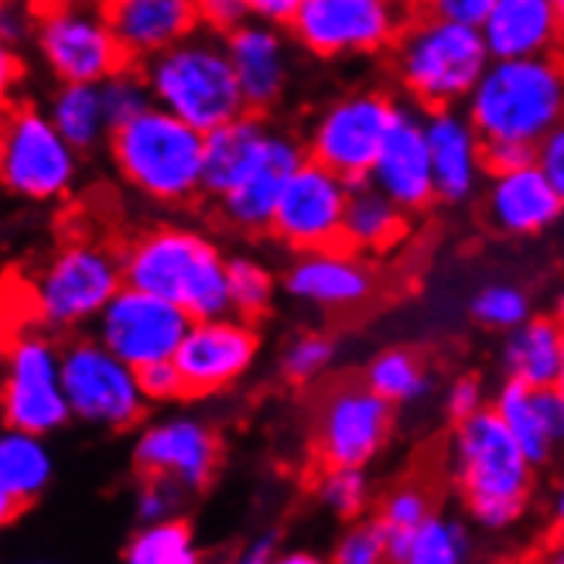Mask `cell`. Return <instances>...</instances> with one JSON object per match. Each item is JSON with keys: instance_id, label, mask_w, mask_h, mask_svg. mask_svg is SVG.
<instances>
[{"instance_id": "obj_55", "label": "cell", "mask_w": 564, "mask_h": 564, "mask_svg": "<svg viewBox=\"0 0 564 564\" xmlns=\"http://www.w3.org/2000/svg\"><path fill=\"white\" fill-rule=\"evenodd\" d=\"M561 325H564V288L557 291V297H554V312H551Z\"/></svg>"}, {"instance_id": "obj_26", "label": "cell", "mask_w": 564, "mask_h": 564, "mask_svg": "<svg viewBox=\"0 0 564 564\" xmlns=\"http://www.w3.org/2000/svg\"><path fill=\"white\" fill-rule=\"evenodd\" d=\"M489 408L503 417L510 435L520 442L538 469L564 455V397L554 387H527L503 380L496 387Z\"/></svg>"}, {"instance_id": "obj_36", "label": "cell", "mask_w": 564, "mask_h": 564, "mask_svg": "<svg viewBox=\"0 0 564 564\" xmlns=\"http://www.w3.org/2000/svg\"><path fill=\"white\" fill-rule=\"evenodd\" d=\"M281 291V278L271 271L268 260L253 253L229 257V312L260 322L274 308V297Z\"/></svg>"}, {"instance_id": "obj_5", "label": "cell", "mask_w": 564, "mask_h": 564, "mask_svg": "<svg viewBox=\"0 0 564 564\" xmlns=\"http://www.w3.org/2000/svg\"><path fill=\"white\" fill-rule=\"evenodd\" d=\"M127 284L120 247L99 237H65L55 243L21 294V312L55 336L93 328L113 294Z\"/></svg>"}, {"instance_id": "obj_18", "label": "cell", "mask_w": 564, "mask_h": 564, "mask_svg": "<svg viewBox=\"0 0 564 564\" xmlns=\"http://www.w3.org/2000/svg\"><path fill=\"white\" fill-rule=\"evenodd\" d=\"M223 445L216 427L195 414L151 421L134 442V469L141 479H164L182 492H203L219 469Z\"/></svg>"}, {"instance_id": "obj_11", "label": "cell", "mask_w": 564, "mask_h": 564, "mask_svg": "<svg viewBox=\"0 0 564 564\" xmlns=\"http://www.w3.org/2000/svg\"><path fill=\"white\" fill-rule=\"evenodd\" d=\"M411 21V0H302L288 31L318 62L390 55Z\"/></svg>"}, {"instance_id": "obj_38", "label": "cell", "mask_w": 564, "mask_h": 564, "mask_svg": "<svg viewBox=\"0 0 564 564\" xmlns=\"http://www.w3.org/2000/svg\"><path fill=\"white\" fill-rule=\"evenodd\" d=\"M332 362H336V343L325 332H297L278 356L281 377L294 387L318 383L332 370Z\"/></svg>"}, {"instance_id": "obj_46", "label": "cell", "mask_w": 564, "mask_h": 564, "mask_svg": "<svg viewBox=\"0 0 564 564\" xmlns=\"http://www.w3.org/2000/svg\"><path fill=\"white\" fill-rule=\"evenodd\" d=\"M141 373V390L148 397V404H175V401H188L185 397V380L175 367V359L154 362V367L138 370Z\"/></svg>"}, {"instance_id": "obj_24", "label": "cell", "mask_w": 564, "mask_h": 564, "mask_svg": "<svg viewBox=\"0 0 564 564\" xmlns=\"http://www.w3.org/2000/svg\"><path fill=\"white\" fill-rule=\"evenodd\" d=\"M367 182H373L383 195H390L404 213H424L427 206L438 203L435 169H431L427 130H424V110L411 104L401 107Z\"/></svg>"}, {"instance_id": "obj_34", "label": "cell", "mask_w": 564, "mask_h": 564, "mask_svg": "<svg viewBox=\"0 0 564 564\" xmlns=\"http://www.w3.org/2000/svg\"><path fill=\"white\" fill-rule=\"evenodd\" d=\"M435 496H431V486L421 479H408L401 486H393L377 513V523L387 538L390 547V564H401L404 551L411 547V541L417 538V530L435 517Z\"/></svg>"}, {"instance_id": "obj_41", "label": "cell", "mask_w": 564, "mask_h": 564, "mask_svg": "<svg viewBox=\"0 0 564 564\" xmlns=\"http://www.w3.org/2000/svg\"><path fill=\"white\" fill-rule=\"evenodd\" d=\"M99 86H104V99H107L113 127L134 120L154 107V96H151V86L141 73V65H127V69L113 73L107 83H99Z\"/></svg>"}, {"instance_id": "obj_35", "label": "cell", "mask_w": 564, "mask_h": 564, "mask_svg": "<svg viewBox=\"0 0 564 564\" xmlns=\"http://www.w3.org/2000/svg\"><path fill=\"white\" fill-rule=\"evenodd\" d=\"M123 564H206L185 520L141 523L123 551Z\"/></svg>"}, {"instance_id": "obj_2", "label": "cell", "mask_w": 564, "mask_h": 564, "mask_svg": "<svg viewBox=\"0 0 564 564\" xmlns=\"http://www.w3.org/2000/svg\"><path fill=\"white\" fill-rule=\"evenodd\" d=\"M448 469L466 513L486 530H510L534 496L538 466L492 408L452 424Z\"/></svg>"}, {"instance_id": "obj_59", "label": "cell", "mask_w": 564, "mask_h": 564, "mask_svg": "<svg viewBox=\"0 0 564 564\" xmlns=\"http://www.w3.org/2000/svg\"><path fill=\"white\" fill-rule=\"evenodd\" d=\"M28 564H45V561H28Z\"/></svg>"}, {"instance_id": "obj_21", "label": "cell", "mask_w": 564, "mask_h": 564, "mask_svg": "<svg viewBox=\"0 0 564 564\" xmlns=\"http://www.w3.org/2000/svg\"><path fill=\"white\" fill-rule=\"evenodd\" d=\"M223 39H226L229 62H234V73L240 79L247 110L271 113L274 107H281L294 76L291 31L284 24L250 18L247 24H240Z\"/></svg>"}, {"instance_id": "obj_53", "label": "cell", "mask_w": 564, "mask_h": 564, "mask_svg": "<svg viewBox=\"0 0 564 564\" xmlns=\"http://www.w3.org/2000/svg\"><path fill=\"white\" fill-rule=\"evenodd\" d=\"M268 564H332V561H325V557H318L312 551H284V554L274 551Z\"/></svg>"}, {"instance_id": "obj_56", "label": "cell", "mask_w": 564, "mask_h": 564, "mask_svg": "<svg viewBox=\"0 0 564 564\" xmlns=\"http://www.w3.org/2000/svg\"><path fill=\"white\" fill-rule=\"evenodd\" d=\"M411 4H414V8H421V11H431V8L438 4V0H411Z\"/></svg>"}, {"instance_id": "obj_48", "label": "cell", "mask_w": 564, "mask_h": 564, "mask_svg": "<svg viewBox=\"0 0 564 564\" xmlns=\"http://www.w3.org/2000/svg\"><path fill=\"white\" fill-rule=\"evenodd\" d=\"M534 161L541 164V172L551 178V185L561 192L564 198V123H557L551 134L538 144L534 151Z\"/></svg>"}, {"instance_id": "obj_20", "label": "cell", "mask_w": 564, "mask_h": 564, "mask_svg": "<svg viewBox=\"0 0 564 564\" xmlns=\"http://www.w3.org/2000/svg\"><path fill=\"white\" fill-rule=\"evenodd\" d=\"M482 216L503 237H541L564 216V198L538 161L492 169L482 185Z\"/></svg>"}, {"instance_id": "obj_52", "label": "cell", "mask_w": 564, "mask_h": 564, "mask_svg": "<svg viewBox=\"0 0 564 564\" xmlns=\"http://www.w3.org/2000/svg\"><path fill=\"white\" fill-rule=\"evenodd\" d=\"M527 564H564V534H554Z\"/></svg>"}, {"instance_id": "obj_54", "label": "cell", "mask_w": 564, "mask_h": 564, "mask_svg": "<svg viewBox=\"0 0 564 564\" xmlns=\"http://www.w3.org/2000/svg\"><path fill=\"white\" fill-rule=\"evenodd\" d=\"M551 523H554V534H564V476L551 496Z\"/></svg>"}, {"instance_id": "obj_19", "label": "cell", "mask_w": 564, "mask_h": 564, "mask_svg": "<svg viewBox=\"0 0 564 564\" xmlns=\"http://www.w3.org/2000/svg\"><path fill=\"white\" fill-rule=\"evenodd\" d=\"M373 288V263L346 243L297 253L281 274V291L291 302L315 312H352L370 302Z\"/></svg>"}, {"instance_id": "obj_6", "label": "cell", "mask_w": 564, "mask_h": 564, "mask_svg": "<svg viewBox=\"0 0 564 564\" xmlns=\"http://www.w3.org/2000/svg\"><path fill=\"white\" fill-rule=\"evenodd\" d=\"M462 110L486 144L538 151L551 130L564 123V58L557 52L492 58Z\"/></svg>"}, {"instance_id": "obj_43", "label": "cell", "mask_w": 564, "mask_h": 564, "mask_svg": "<svg viewBox=\"0 0 564 564\" xmlns=\"http://www.w3.org/2000/svg\"><path fill=\"white\" fill-rule=\"evenodd\" d=\"M489 401H492V397L486 393V383H482L479 377L466 373V377H455V380L448 383L442 408H445V417H448L452 424H462V421L476 417L479 411H486Z\"/></svg>"}, {"instance_id": "obj_7", "label": "cell", "mask_w": 564, "mask_h": 564, "mask_svg": "<svg viewBox=\"0 0 564 564\" xmlns=\"http://www.w3.org/2000/svg\"><path fill=\"white\" fill-rule=\"evenodd\" d=\"M141 73L151 86L154 107L175 113L203 134L247 113L226 39L216 31L198 28L185 42L144 62Z\"/></svg>"}, {"instance_id": "obj_23", "label": "cell", "mask_w": 564, "mask_h": 564, "mask_svg": "<svg viewBox=\"0 0 564 564\" xmlns=\"http://www.w3.org/2000/svg\"><path fill=\"white\" fill-rule=\"evenodd\" d=\"M305 161H308L305 141L294 138L291 130L278 127L274 141L268 148V158L260 161V169L243 185H237L234 192H226L223 198L213 203L216 219L229 229V234H240V237L271 234L278 198H281L288 178L302 169Z\"/></svg>"}, {"instance_id": "obj_58", "label": "cell", "mask_w": 564, "mask_h": 564, "mask_svg": "<svg viewBox=\"0 0 564 564\" xmlns=\"http://www.w3.org/2000/svg\"><path fill=\"white\" fill-rule=\"evenodd\" d=\"M554 8H557V14H561V24H564V0H554Z\"/></svg>"}, {"instance_id": "obj_33", "label": "cell", "mask_w": 564, "mask_h": 564, "mask_svg": "<svg viewBox=\"0 0 564 564\" xmlns=\"http://www.w3.org/2000/svg\"><path fill=\"white\" fill-rule=\"evenodd\" d=\"M362 380H367L393 408H411V404L424 401V397L431 393V383H435V380H431L427 359L417 349H408V346L380 349L367 362Z\"/></svg>"}, {"instance_id": "obj_31", "label": "cell", "mask_w": 564, "mask_h": 564, "mask_svg": "<svg viewBox=\"0 0 564 564\" xmlns=\"http://www.w3.org/2000/svg\"><path fill=\"white\" fill-rule=\"evenodd\" d=\"M45 113L58 127V134L83 154L110 144L113 120L99 83H55L45 99Z\"/></svg>"}, {"instance_id": "obj_50", "label": "cell", "mask_w": 564, "mask_h": 564, "mask_svg": "<svg viewBox=\"0 0 564 564\" xmlns=\"http://www.w3.org/2000/svg\"><path fill=\"white\" fill-rule=\"evenodd\" d=\"M302 8V0H250V11L260 21H271V24H291L294 11Z\"/></svg>"}, {"instance_id": "obj_39", "label": "cell", "mask_w": 564, "mask_h": 564, "mask_svg": "<svg viewBox=\"0 0 564 564\" xmlns=\"http://www.w3.org/2000/svg\"><path fill=\"white\" fill-rule=\"evenodd\" d=\"M469 557V534L466 527L452 517L435 513L411 541L401 564H466Z\"/></svg>"}, {"instance_id": "obj_4", "label": "cell", "mask_w": 564, "mask_h": 564, "mask_svg": "<svg viewBox=\"0 0 564 564\" xmlns=\"http://www.w3.org/2000/svg\"><path fill=\"white\" fill-rule=\"evenodd\" d=\"M482 28L462 24L438 11H421L408 21L390 48V76L417 110L466 107L476 83L489 69Z\"/></svg>"}, {"instance_id": "obj_25", "label": "cell", "mask_w": 564, "mask_h": 564, "mask_svg": "<svg viewBox=\"0 0 564 564\" xmlns=\"http://www.w3.org/2000/svg\"><path fill=\"white\" fill-rule=\"evenodd\" d=\"M130 65H144L203 28L195 0H104Z\"/></svg>"}, {"instance_id": "obj_22", "label": "cell", "mask_w": 564, "mask_h": 564, "mask_svg": "<svg viewBox=\"0 0 564 564\" xmlns=\"http://www.w3.org/2000/svg\"><path fill=\"white\" fill-rule=\"evenodd\" d=\"M427 151L431 169H435V192L442 206H466L476 195H482L489 161L486 141L462 107L452 110H427Z\"/></svg>"}, {"instance_id": "obj_15", "label": "cell", "mask_w": 564, "mask_h": 564, "mask_svg": "<svg viewBox=\"0 0 564 564\" xmlns=\"http://www.w3.org/2000/svg\"><path fill=\"white\" fill-rule=\"evenodd\" d=\"M188 325L192 315L172 305L169 297L123 284L113 294V302L99 312L93 336L134 370H144L154 367V362L175 359Z\"/></svg>"}, {"instance_id": "obj_14", "label": "cell", "mask_w": 564, "mask_h": 564, "mask_svg": "<svg viewBox=\"0 0 564 564\" xmlns=\"http://www.w3.org/2000/svg\"><path fill=\"white\" fill-rule=\"evenodd\" d=\"M62 380L73 417L104 431H130L148 414L141 373L96 336L62 343Z\"/></svg>"}, {"instance_id": "obj_45", "label": "cell", "mask_w": 564, "mask_h": 564, "mask_svg": "<svg viewBox=\"0 0 564 564\" xmlns=\"http://www.w3.org/2000/svg\"><path fill=\"white\" fill-rule=\"evenodd\" d=\"M39 24V0H4L0 8V39L4 48H21L24 42H35Z\"/></svg>"}, {"instance_id": "obj_42", "label": "cell", "mask_w": 564, "mask_h": 564, "mask_svg": "<svg viewBox=\"0 0 564 564\" xmlns=\"http://www.w3.org/2000/svg\"><path fill=\"white\" fill-rule=\"evenodd\" d=\"M332 564H390V547L377 520L352 523L339 538L336 551L328 557Z\"/></svg>"}, {"instance_id": "obj_44", "label": "cell", "mask_w": 564, "mask_h": 564, "mask_svg": "<svg viewBox=\"0 0 564 564\" xmlns=\"http://www.w3.org/2000/svg\"><path fill=\"white\" fill-rule=\"evenodd\" d=\"M185 492L164 479H141L138 489V520L141 523H161V520H175L182 510Z\"/></svg>"}, {"instance_id": "obj_13", "label": "cell", "mask_w": 564, "mask_h": 564, "mask_svg": "<svg viewBox=\"0 0 564 564\" xmlns=\"http://www.w3.org/2000/svg\"><path fill=\"white\" fill-rule=\"evenodd\" d=\"M0 401H4V424L14 431L48 438L69 424L73 408L69 397H65L62 343L55 339V332L28 318L11 328Z\"/></svg>"}, {"instance_id": "obj_16", "label": "cell", "mask_w": 564, "mask_h": 564, "mask_svg": "<svg viewBox=\"0 0 564 564\" xmlns=\"http://www.w3.org/2000/svg\"><path fill=\"white\" fill-rule=\"evenodd\" d=\"M260 356L257 322L234 312L213 318H192L185 339L175 352V367L185 380L188 401L216 397L237 387Z\"/></svg>"}, {"instance_id": "obj_1", "label": "cell", "mask_w": 564, "mask_h": 564, "mask_svg": "<svg viewBox=\"0 0 564 564\" xmlns=\"http://www.w3.org/2000/svg\"><path fill=\"white\" fill-rule=\"evenodd\" d=\"M123 278L169 297L192 318L229 312V257L216 237L192 223H154L120 247Z\"/></svg>"}, {"instance_id": "obj_8", "label": "cell", "mask_w": 564, "mask_h": 564, "mask_svg": "<svg viewBox=\"0 0 564 564\" xmlns=\"http://www.w3.org/2000/svg\"><path fill=\"white\" fill-rule=\"evenodd\" d=\"M83 172V151L58 134L45 107L11 104L0 130V182L28 206L65 203Z\"/></svg>"}, {"instance_id": "obj_30", "label": "cell", "mask_w": 564, "mask_h": 564, "mask_svg": "<svg viewBox=\"0 0 564 564\" xmlns=\"http://www.w3.org/2000/svg\"><path fill=\"white\" fill-rule=\"evenodd\" d=\"M503 380L527 387H554L564 370V325L554 315H530L500 343Z\"/></svg>"}, {"instance_id": "obj_27", "label": "cell", "mask_w": 564, "mask_h": 564, "mask_svg": "<svg viewBox=\"0 0 564 564\" xmlns=\"http://www.w3.org/2000/svg\"><path fill=\"white\" fill-rule=\"evenodd\" d=\"M274 123L268 113H240L237 120H229L206 134V198L216 203L226 192H234L243 185L260 161L268 158V148L274 141Z\"/></svg>"}, {"instance_id": "obj_28", "label": "cell", "mask_w": 564, "mask_h": 564, "mask_svg": "<svg viewBox=\"0 0 564 564\" xmlns=\"http://www.w3.org/2000/svg\"><path fill=\"white\" fill-rule=\"evenodd\" d=\"M492 58L551 55L564 42V24L554 0H496L482 24Z\"/></svg>"}, {"instance_id": "obj_17", "label": "cell", "mask_w": 564, "mask_h": 564, "mask_svg": "<svg viewBox=\"0 0 564 564\" xmlns=\"http://www.w3.org/2000/svg\"><path fill=\"white\" fill-rule=\"evenodd\" d=\"M349 192H352L349 178L308 158L302 169L288 178L278 198L271 237H278L294 253L339 247Z\"/></svg>"}, {"instance_id": "obj_51", "label": "cell", "mask_w": 564, "mask_h": 564, "mask_svg": "<svg viewBox=\"0 0 564 564\" xmlns=\"http://www.w3.org/2000/svg\"><path fill=\"white\" fill-rule=\"evenodd\" d=\"M271 554H274V538H260V541H253L250 547H243L229 564H268Z\"/></svg>"}, {"instance_id": "obj_32", "label": "cell", "mask_w": 564, "mask_h": 564, "mask_svg": "<svg viewBox=\"0 0 564 564\" xmlns=\"http://www.w3.org/2000/svg\"><path fill=\"white\" fill-rule=\"evenodd\" d=\"M408 216L390 195H383L373 182H352L343 243L362 257H377L393 250L408 237Z\"/></svg>"}, {"instance_id": "obj_29", "label": "cell", "mask_w": 564, "mask_h": 564, "mask_svg": "<svg viewBox=\"0 0 564 564\" xmlns=\"http://www.w3.org/2000/svg\"><path fill=\"white\" fill-rule=\"evenodd\" d=\"M55 476V458L42 435L8 427L0 435V520L14 523L35 507Z\"/></svg>"}, {"instance_id": "obj_9", "label": "cell", "mask_w": 564, "mask_h": 564, "mask_svg": "<svg viewBox=\"0 0 564 564\" xmlns=\"http://www.w3.org/2000/svg\"><path fill=\"white\" fill-rule=\"evenodd\" d=\"M401 107V99L377 86H356L332 96L302 130L308 158L349 182H367Z\"/></svg>"}, {"instance_id": "obj_49", "label": "cell", "mask_w": 564, "mask_h": 564, "mask_svg": "<svg viewBox=\"0 0 564 564\" xmlns=\"http://www.w3.org/2000/svg\"><path fill=\"white\" fill-rule=\"evenodd\" d=\"M492 8H496V0H438V4L431 8V11H438L445 18H455L462 24L482 28Z\"/></svg>"}, {"instance_id": "obj_47", "label": "cell", "mask_w": 564, "mask_h": 564, "mask_svg": "<svg viewBox=\"0 0 564 564\" xmlns=\"http://www.w3.org/2000/svg\"><path fill=\"white\" fill-rule=\"evenodd\" d=\"M195 8L203 18V28L216 31V35H229L253 18L250 0H195Z\"/></svg>"}, {"instance_id": "obj_12", "label": "cell", "mask_w": 564, "mask_h": 564, "mask_svg": "<svg viewBox=\"0 0 564 564\" xmlns=\"http://www.w3.org/2000/svg\"><path fill=\"white\" fill-rule=\"evenodd\" d=\"M393 404L367 380L325 387L308 421V448L318 469H367L393 438Z\"/></svg>"}, {"instance_id": "obj_40", "label": "cell", "mask_w": 564, "mask_h": 564, "mask_svg": "<svg viewBox=\"0 0 564 564\" xmlns=\"http://www.w3.org/2000/svg\"><path fill=\"white\" fill-rule=\"evenodd\" d=\"M315 489L322 507L343 520H356L370 507V482L362 469H318Z\"/></svg>"}, {"instance_id": "obj_37", "label": "cell", "mask_w": 564, "mask_h": 564, "mask_svg": "<svg viewBox=\"0 0 564 564\" xmlns=\"http://www.w3.org/2000/svg\"><path fill=\"white\" fill-rule=\"evenodd\" d=\"M469 315L486 332H500V336H507L510 328L523 325L534 312H530V294L520 284L492 281V284H482L469 297Z\"/></svg>"}, {"instance_id": "obj_3", "label": "cell", "mask_w": 564, "mask_h": 564, "mask_svg": "<svg viewBox=\"0 0 564 564\" xmlns=\"http://www.w3.org/2000/svg\"><path fill=\"white\" fill-rule=\"evenodd\" d=\"M107 151L117 178L148 206L185 209L206 198V134L169 110L117 123Z\"/></svg>"}, {"instance_id": "obj_57", "label": "cell", "mask_w": 564, "mask_h": 564, "mask_svg": "<svg viewBox=\"0 0 564 564\" xmlns=\"http://www.w3.org/2000/svg\"><path fill=\"white\" fill-rule=\"evenodd\" d=\"M554 390H557V393L564 397V370H561V377H557V383H554Z\"/></svg>"}, {"instance_id": "obj_10", "label": "cell", "mask_w": 564, "mask_h": 564, "mask_svg": "<svg viewBox=\"0 0 564 564\" xmlns=\"http://www.w3.org/2000/svg\"><path fill=\"white\" fill-rule=\"evenodd\" d=\"M31 45L55 83H107L130 65L104 0H39Z\"/></svg>"}]
</instances>
